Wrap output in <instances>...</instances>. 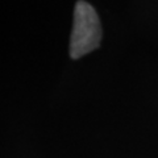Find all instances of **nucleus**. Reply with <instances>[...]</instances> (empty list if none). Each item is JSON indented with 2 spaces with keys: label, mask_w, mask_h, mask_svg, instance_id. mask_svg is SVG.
<instances>
[{
  "label": "nucleus",
  "mask_w": 158,
  "mask_h": 158,
  "mask_svg": "<svg viewBox=\"0 0 158 158\" xmlns=\"http://www.w3.org/2000/svg\"><path fill=\"white\" fill-rule=\"evenodd\" d=\"M102 41V25L91 4L79 0L74 9V23L70 40V57L78 59L99 48Z\"/></svg>",
  "instance_id": "f257e3e1"
}]
</instances>
